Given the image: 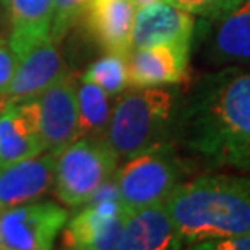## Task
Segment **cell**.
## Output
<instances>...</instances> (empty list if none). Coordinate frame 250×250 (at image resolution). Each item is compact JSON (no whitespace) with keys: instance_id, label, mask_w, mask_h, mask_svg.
I'll return each instance as SVG.
<instances>
[{"instance_id":"cell-17","label":"cell","mask_w":250,"mask_h":250,"mask_svg":"<svg viewBox=\"0 0 250 250\" xmlns=\"http://www.w3.org/2000/svg\"><path fill=\"white\" fill-rule=\"evenodd\" d=\"M12 26L8 41L18 57L41 39L51 38L54 0H2Z\"/></svg>"},{"instance_id":"cell-21","label":"cell","mask_w":250,"mask_h":250,"mask_svg":"<svg viewBox=\"0 0 250 250\" xmlns=\"http://www.w3.org/2000/svg\"><path fill=\"white\" fill-rule=\"evenodd\" d=\"M167 2L187 10L192 15H197V17L216 21L236 8L242 0H167Z\"/></svg>"},{"instance_id":"cell-3","label":"cell","mask_w":250,"mask_h":250,"mask_svg":"<svg viewBox=\"0 0 250 250\" xmlns=\"http://www.w3.org/2000/svg\"><path fill=\"white\" fill-rule=\"evenodd\" d=\"M177 111V94L164 86L125 89L114 104L104 140L119 159H128L167 140Z\"/></svg>"},{"instance_id":"cell-13","label":"cell","mask_w":250,"mask_h":250,"mask_svg":"<svg viewBox=\"0 0 250 250\" xmlns=\"http://www.w3.org/2000/svg\"><path fill=\"white\" fill-rule=\"evenodd\" d=\"M57 151L0 167V211L41 198L54 186Z\"/></svg>"},{"instance_id":"cell-27","label":"cell","mask_w":250,"mask_h":250,"mask_svg":"<svg viewBox=\"0 0 250 250\" xmlns=\"http://www.w3.org/2000/svg\"><path fill=\"white\" fill-rule=\"evenodd\" d=\"M0 167H2V166H0Z\"/></svg>"},{"instance_id":"cell-16","label":"cell","mask_w":250,"mask_h":250,"mask_svg":"<svg viewBox=\"0 0 250 250\" xmlns=\"http://www.w3.org/2000/svg\"><path fill=\"white\" fill-rule=\"evenodd\" d=\"M208 56L216 65H250V0L216 20Z\"/></svg>"},{"instance_id":"cell-8","label":"cell","mask_w":250,"mask_h":250,"mask_svg":"<svg viewBox=\"0 0 250 250\" xmlns=\"http://www.w3.org/2000/svg\"><path fill=\"white\" fill-rule=\"evenodd\" d=\"M195 29L193 15L167 0L153 2L137 8L130 36V49L159 44L190 46Z\"/></svg>"},{"instance_id":"cell-1","label":"cell","mask_w":250,"mask_h":250,"mask_svg":"<svg viewBox=\"0 0 250 250\" xmlns=\"http://www.w3.org/2000/svg\"><path fill=\"white\" fill-rule=\"evenodd\" d=\"M171 132L207 169L250 171V68L205 75L177 106Z\"/></svg>"},{"instance_id":"cell-19","label":"cell","mask_w":250,"mask_h":250,"mask_svg":"<svg viewBox=\"0 0 250 250\" xmlns=\"http://www.w3.org/2000/svg\"><path fill=\"white\" fill-rule=\"evenodd\" d=\"M83 80L96 83L107 93L109 98H116L128 88L127 56L117 52H107L86 68Z\"/></svg>"},{"instance_id":"cell-7","label":"cell","mask_w":250,"mask_h":250,"mask_svg":"<svg viewBox=\"0 0 250 250\" xmlns=\"http://www.w3.org/2000/svg\"><path fill=\"white\" fill-rule=\"evenodd\" d=\"M130 211L121 200L86 203L63 231V247L77 250L117 249Z\"/></svg>"},{"instance_id":"cell-14","label":"cell","mask_w":250,"mask_h":250,"mask_svg":"<svg viewBox=\"0 0 250 250\" xmlns=\"http://www.w3.org/2000/svg\"><path fill=\"white\" fill-rule=\"evenodd\" d=\"M181 247L182 241L166 203H156L130 213L117 244V249L121 250H167Z\"/></svg>"},{"instance_id":"cell-22","label":"cell","mask_w":250,"mask_h":250,"mask_svg":"<svg viewBox=\"0 0 250 250\" xmlns=\"http://www.w3.org/2000/svg\"><path fill=\"white\" fill-rule=\"evenodd\" d=\"M18 62L20 57L10 41L0 38V93H5L8 89V84L17 72Z\"/></svg>"},{"instance_id":"cell-18","label":"cell","mask_w":250,"mask_h":250,"mask_svg":"<svg viewBox=\"0 0 250 250\" xmlns=\"http://www.w3.org/2000/svg\"><path fill=\"white\" fill-rule=\"evenodd\" d=\"M78 96V133L82 137H104L111 119V103L107 93L96 83L83 80L77 88Z\"/></svg>"},{"instance_id":"cell-10","label":"cell","mask_w":250,"mask_h":250,"mask_svg":"<svg viewBox=\"0 0 250 250\" xmlns=\"http://www.w3.org/2000/svg\"><path fill=\"white\" fill-rule=\"evenodd\" d=\"M63 75H67V68L56 41L41 39L20 56L17 72L5 93L10 103L34 99Z\"/></svg>"},{"instance_id":"cell-23","label":"cell","mask_w":250,"mask_h":250,"mask_svg":"<svg viewBox=\"0 0 250 250\" xmlns=\"http://www.w3.org/2000/svg\"><path fill=\"white\" fill-rule=\"evenodd\" d=\"M193 249H205V250H250V232L236 234V236L228 237H216L208 239L193 246Z\"/></svg>"},{"instance_id":"cell-9","label":"cell","mask_w":250,"mask_h":250,"mask_svg":"<svg viewBox=\"0 0 250 250\" xmlns=\"http://www.w3.org/2000/svg\"><path fill=\"white\" fill-rule=\"evenodd\" d=\"M41 135L47 151H59L80 138L78 96L73 77L63 75L38 96Z\"/></svg>"},{"instance_id":"cell-2","label":"cell","mask_w":250,"mask_h":250,"mask_svg":"<svg viewBox=\"0 0 250 250\" xmlns=\"http://www.w3.org/2000/svg\"><path fill=\"white\" fill-rule=\"evenodd\" d=\"M182 244L250 232V179L205 174L177 184L166 202Z\"/></svg>"},{"instance_id":"cell-11","label":"cell","mask_w":250,"mask_h":250,"mask_svg":"<svg viewBox=\"0 0 250 250\" xmlns=\"http://www.w3.org/2000/svg\"><path fill=\"white\" fill-rule=\"evenodd\" d=\"M46 151L38 98L10 103L0 114V166Z\"/></svg>"},{"instance_id":"cell-26","label":"cell","mask_w":250,"mask_h":250,"mask_svg":"<svg viewBox=\"0 0 250 250\" xmlns=\"http://www.w3.org/2000/svg\"><path fill=\"white\" fill-rule=\"evenodd\" d=\"M3 249V242H2V234H0V250Z\"/></svg>"},{"instance_id":"cell-12","label":"cell","mask_w":250,"mask_h":250,"mask_svg":"<svg viewBox=\"0 0 250 250\" xmlns=\"http://www.w3.org/2000/svg\"><path fill=\"white\" fill-rule=\"evenodd\" d=\"M190 46L159 44L142 49H130L127 54L128 86H167L186 80Z\"/></svg>"},{"instance_id":"cell-5","label":"cell","mask_w":250,"mask_h":250,"mask_svg":"<svg viewBox=\"0 0 250 250\" xmlns=\"http://www.w3.org/2000/svg\"><path fill=\"white\" fill-rule=\"evenodd\" d=\"M117 163V154L103 137L77 138L57 151L54 193L68 207H82L116 176Z\"/></svg>"},{"instance_id":"cell-20","label":"cell","mask_w":250,"mask_h":250,"mask_svg":"<svg viewBox=\"0 0 250 250\" xmlns=\"http://www.w3.org/2000/svg\"><path fill=\"white\" fill-rule=\"evenodd\" d=\"M93 0H54V18L51 26V38L59 41L73 23L86 13Z\"/></svg>"},{"instance_id":"cell-4","label":"cell","mask_w":250,"mask_h":250,"mask_svg":"<svg viewBox=\"0 0 250 250\" xmlns=\"http://www.w3.org/2000/svg\"><path fill=\"white\" fill-rule=\"evenodd\" d=\"M184 163L167 140L128 158L116 172L121 202L130 213L135 209L164 203L181 184Z\"/></svg>"},{"instance_id":"cell-24","label":"cell","mask_w":250,"mask_h":250,"mask_svg":"<svg viewBox=\"0 0 250 250\" xmlns=\"http://www.w3.org/2000/svg\"><path fill=\"white\" fill-rule=\"evenodd\" d=\"M10 104V99L7 96V93H0V114L3 112V109Z\"/></svg>"},{"instance_id":"cell-25","label":"cell","mask_w":250,"mask_h":250,"mask_svg":"<svg viewBox=\"0 0 250 250\" xmlns=\"http://www.w3.org/2000/svg\"><path fill=\"white\" fill-rule=\"evenodd\" d=\"M137 8L143 7V5H148V3H153V2H161V0H133Z\"/></svg>"},{"instance_id":"cell-6","label":"cell","mask_w":250,"mask_h":250,"mask_svg":"<svg viewBox=\"0 0 250 250\" xmlns=\"http://www.w3.org/2000/svg\"><path fill=\"white\" fill-rule=\"evenodd\" d=\"M68 213L54 202H28L0 211V234L7 250H49L67 224Z\"/></svg>"},{"instance_id":"cell-15","label":"cell","mask_w":250,"mask_h":250,"mask_svg":"<svg viewBox=\"0 0 250 250\" xmlns=\"http://www.w3.org/2000/svg\"><path fill=\"white\" fill-rule=\"evenodd\" d=\"M137 5L133 0H93L86 10V26L106 52L127 56Z\"/></svg>"}]
</instances>
